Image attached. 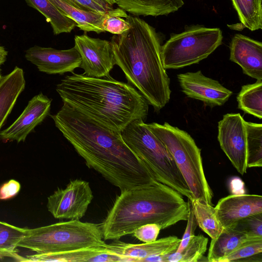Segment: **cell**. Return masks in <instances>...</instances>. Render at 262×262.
<instances>
[{"instance_id": "cell-1", "label": "cell", "mask_w": 262, "mask_h": 262, "mask_svg": "<svg viewBox=\"0 0 262 262\" xmlns=\"http://www.w3.org/2000/svg\"><path fill=\"white\" fill-rule=\"evenodd\" d=\"M51 117L86 166L121 191L155 180L125 144L120 132L104 127L66 103Z\"/></svg>"}, {"instance_id": "cell-2", "label": "cell", "mask_w": 262, "mask_h": 262, "mask_svg": "<svg viewBox=\"0 0 262 262\" xmlns=\"http://www.w3.org/2000/svg\"><path fill=\"white\" fill-rule=\"evenodd\" d=\"M72 73L56 86L63 103L104 127L120 132L134 120H146L149 104L131 84L110 75L97 78Z\"/></svg>"}, {"instance_id": "cell-3", "label": "cell", "mask_w": 262, "mask_h": 262, "mask_svg": "<svg viewBox=\"0 0 262 262\" xmlns=\"http://www.w3.org/2000/svg\"><path fill=\"white\" fill-rule=\"evenodd\" d=\"M130 28L111 40L116 64L158 112L169 102L170 79L161 57L160 39L155 28L143 19L130 15L125 18Z\"/></svg>"}, {"instance_id": "cell-4", "label": "cell", "mask_w": 262, "mask_h": 262, "mask_svg": "<svg viewBox=\"0 0 262 262\" xmlns=\"http://www.w3.org/2000/svg\"><path fill=\"white\" fill-rule=\"evenodd\" d=\"M188 202L169 186L154 180L139 187L122 191L101 226L104 240H116L133 234L147 224L164 229L187 221Z\"/></svg>"}, {"instance_id": "cell-5", "label": "cell", "mask_w": 262, "mask_h": 262, "mask_svg": "<svg viewBox=\"0 0 262 262\" xmlns=\"http://www.w3.org/2000/svg\"><path fill=\"white\" fill-rule=\"evenodd\" d=\"M125 144L142 162L154 178L189 200L191 192L166 146L142 120L132 121L121 132Z\"/></svg>"}, {"instance_id": "cell-6", "label": "cell", "mask_w": 262, "mask_h": 262, "mask_svg": "<svg viewBox=\"0 0 262 262\" xmlns=\"http://www.w3.org/2000/svg\"><path fill=\"white\" fill-rule=\"evenodd\" d=\"M101 227L78 220L61 222L33 229L25 228L18 247L37 253L64 252L104 246Z\"/></svg>"}, {"instance_id": "cell-7", "label": "cell", "mask_w": 262, "mask_h": 262, "mask_svg": "<svg viewBox=\"0 0 262 262\" xmlns=\"http://www.w3.org/2000/svg\"><path fill=\"white\" fill-rule=\"evenodd\" d=\"M146 125L170 152L193 198L212 205L213 192L205 177L201 149L193 138L185 131L167 122Z\"/></svg>"}, {"instance_id": "cell-8", "label": "cell", "mask_w": 262, "mask_h": 262, "mask_svg": "<svg viewBox=\"0 0 262 262\" xmlns=\"http://www.w3.org/2000/svg\"><path fill=\"white\" fill-rule=\"evenodd\" d=\"M222 31L217 28L192 26L172 35L161 47L163 67L178 69L206 58L222 42Z\"/></svg>"}, {"instance_id": "cell-9", "label": "cell", "mask_w": 262, "mask_h": 262, "mask_svg": "<svg viewBox=\"0 0 262 262\" xmlns=\"http://www.w3.org/2000/svg\"><path fill=\"white\" fill-rule=\"evenodd\" d=\"M88 182L70 180L64 188H58L48 198V210L57 219L80 220L93 199Z\"/></svg>"}, {"instance_id": "cell-10", "label": "cell", "mask_w": 262, "mask_h": 262, "mask_svg": "<svg viewBox=\"0 0 262 262\" xmlns=\"http://www.w3.org/2000/svg\"><path fill=\"white\" fill-rule=\"evenodd\" d=\"M245 121L240 114L229 113L224 115L218 123L220 147L242 175L248 168Z\"/></svg>"}, {"instance_id": "cell-11", "label": "cell", "mask_w": 262, "mask_h": 262, "mask_svg": "<svg viewBox=\"0 0 262 262\" xmlns=\"http://www.w3.org/2000/svg\"><path fill=\"white\" fill-rule=\"evenodd\" d=\"M74 47L79 52L83 74L100 78L110 75L116 64L111 41L93 38L86 33L75 35Z\"/></svg>"}, {"instance_id": "cell-12", "label": "cell", "mask_w": 262, "mask_h": 262, "mask_svg": "<svg viewBox=\"0 0 262 262\" xmlns=\"http://www.w3.org/2000/svg\"><path fill=\"white\" fill-rule=\"evenodd\" d=\"M177 78L187 97L200 100L210 107L223 105L232 94L231 91L204 75L201 71L179 74Z\"/></svg>"}, {"instance_id": "cell-13", "label": "cell", "mask_w": 262, "mask_h": 262, "mask_svg": "<svg viewBox=\"0 0 262 262\" xmlns=\"http://www.w3.org/2000/svg\"><path fill=\"white\" fill-rule=\"evenodd\" d=\"M25 57L40 72L48 74L73 73L81 62V56L74 46L69 49L58 50L35 45L26 51Z\"/></svg>"}, {"instance_id": "cell-14", "label": "cell", "mask_w": 262, "mask_h": 262, "mask_svg": "<svg viewBox=\"0 0 262 262\" xmlns=\"http://www.w3.org/2000/svg\"><path fill=\"white\" fill-rule=\"evenodd\" d=\"M52 99L40 93L28 102L21 114L8 127L0 131L3 141L25 142L28 135L49 115Z\"/></svg>"}, {"instance_id": "cell-15", "label": "cell", "mask_w": 262, "mask_h": 262, "mask_svg": "<svg viewBox=\"0 0 262 262\" xmlns=\"http://www.w3.org/2000/svg\"><path fill=\"white\" fill-rule=\"evenodd\" d=\"M214 208L224 228H228L243 218L262 213V196L248 194L229 195L220 199Z\"/></svg>"}, {"instance_id": "cell-16", "label": "cell", "mask_w": 262, "mask_h": 262, "mask_svg": "<svg viewBox=\"0 0 262 262\" xmlns=\"http://www.w3.org/2000/svg\"><path fill=\"white\" fill-rule=\"evenodd\" d=\"M25 261L60 262H125L130 261L127 257L120 256L104 246L88 247L76 250L48 253H37L21 257Z\"/></svg>"}, {"instance_id": "cell-17", "label": "cell", "mask_w": 262, "mask_h": 262, "mask_svg": "<svg viewBox=\"0 0 262 262\" xmlns=\"http://www.w3.org/2000/svg\"><path fill=\"white\" fill-rule=\"evenodd\" d=\"M230 60L238 64L243 73L257 80H262V43L237 34L230 46Z\"/></svg>"}, {"instance_id": "cell-18", "label": "cell", "mask_w": 262, "mask_h": 262, "mask_svg": "<svg viewBox=\"0 0 262 262\" xmlns=\"http://www.w3.org/2000/svg\"><path fill=\"white\" fill-rule=\"evenodd\" d=\"M181 239L176 236L167 237L150 243L134 244L115 240L107 247L115 253L129 258L130 261H141L148 257L164 255L176 252Z\"/></svg>"}, {"instance_id": "cell-19", "label": "cell", "mask_w": 262, "mask_h": 262, "mask_svg": "<svg viewBox=\"0 0 262 262\" xmlns=\"http://www.w3.org/2000/svg\"><path fill=\"white\" fill-rule=\"evenodd\" d=\"M62 13L72 19L80 30L84 32L93 31L99 34L104 32L103 24L109 15L127 17L126 12L119 8H114L108 13H102L83 10L74 7L62 0H50Z\"/></svg>"}, {"instance_id": "cell-20", "label": "cell", "mask_w": 262, "mask_h": 262, "mask_svg": "<svg viewBox=\"0 0 262 262\" xmlns=\"http://www.w3.org/2000/svg\"><path fill=\"white\" fill-rule=\"evenodd\" d=\"M26 86L23 70L16 66L0 80V130Z\"/></svg>"}, {"instance_id": "cell-21", "label": "cell", "mask_w": 262, "mask_h": 262, "mask_svg": "<svg viewBox=\"0 0 262 262\" xmlns=\"http://www.w3.org/2000/svg\"><path fill=\"white\" fill-rule=\"evenodd\" d=\"M118 7L134 16L165 15L177 11L183 0H114Z\"/></svg>"}, {"instance_id": "cell-22", "label": "cell", "mask_w": 262, "mask_h": 262, "mask_svg": "<svg viewBox=\"0 0 262 262\" xmlns=\"http://www.w3.org/2000/svg\"><path fill=\"white\" fill-rule=\"evenodd\" d=\"M252 238L256 237H249L232 226L224 228L216 238L211 239L207 260L220 262L242 243Z\"/></svg>"}, {"instance_id": "cell-23", "label": "cell", "mask_w": 262, "mask_h": 262, "mask_svg": "<svg viewBox=\"0 0 262 262\" xmlns=\"http://www.w3.org/2000/svg\"><path fill=\"white\" fill-rule=\"evenodd\" d=\"M27 5L36 9L50 23L54 35L70 33L76 26L72 19L65 15L50 0H25Z\"/></svg>"}, {"instance_id": "cell-24", "label": "cell", "mask_w": 262, "mask_h": 262, "mask_svg": "<svg viewBox=\"0 0 262 262\" xmlns=\"http://www.w3.org/2000/svg\"><path fill=\"white\" fill-rule=\"evenodd\" d=\"M190 201L197 225L211 239L216 238L224 227L218 219L215 208L212 205L194 198Z\"/></svg>"}, {"instance_id": "cell-25", "label": "cell", "mask_w": 262, "mask_h": 262, "mask_svg": "<svg viewBox=\"0 0 262 262\" xmlns=\"http://www.w3.org/2000/svg\"><path fill=\"white\" fill-rule=\"evenodd\" d=\"M236 98L239 109L261 119L262 80L243 85Z\"/></svg>"}, {"instance_id": "cell-26", "label": "cell", "mask_w": 262, "mask_h": 262, "mask_svg": "<svg viewBox=\"0 0 262 262\" xmlns=\"http://www.w3.org/2000/svg\"><path fill=\"white\" fill-rule=\"evenodd\" d=\"M231 1L244 27L251 31L262 29V1Z\"/></svg>"}, {"instance_id": "cell-27", "label": "cell", "mask_w": 262, "mask_h": 262, "mask_svg": "<svg viewBox=\"0 0 262 262\" xmlns=\"http://www.w3.org/2000/svg\"><path fill=\"white\" fill-rule=\"evenodd\" d=\"M247 167L262 166V124L245 121Z\"/></svg>"}, {"instance_id": "cell-28", "label": "cell", "mask_w": 262, "mask_h": 262, "mask_svg": "<svg viewBox=\"0 0 262 262\" xmlns=\"http://www.w3.org/2000/svg\"><path fill=\"white\" fill-rule=\"evenodd\" d=\"M208 243V238L203 235H194L181 252L165 255V262L200 261L206 251Z\"/></svg>"}, {"instance_id": "cell-29", "label": "cell", "mask_w": 262, "mask_h": 262, "mask_svg": "<svg viewBox=\"0 0 262 262\" xmlns=\"http://www.w3.org/2000/svg\"><path fill=\"white\" fill-rule=\"evenodd\" d=\"M25 228H20L0 221V256L18 259L16 253L17 243L24 237Z\"/></svg>"}, {"instance_id": "cell-30", "label": "cell", "mask_w": 262, "mask_h": 262, "mask_svg": "<svg viewBox=\"0 0 262 262\" xmlns=\"http://www.w3.org/2000/svg\"><path fill=\"white\" fill-rule=\"evenodd\" d=\"M262 253V237L249 239L239 245L220 262L245 261Z\"/></svg>"}, {"instance_id": "cell-31", "label": "cell", "mask_w": 262, "mask_h": 262, "mask_svg": "<svg viewBox=\"0 0 262 262\" xmlns=\"http://www.w3.org/2000/svg\"><path fill=\"white\" fill-rule=\"evenodd\" d=\"M232 226L249 237H262V213L243 218Z\"/></svg>"}, {"instance_id": "cell-32", "label": "cell", "mask_w": 262, "mask_h": 262, "mask_svg": "<svg viewBox=\"0 0 262 262\" xmlns=\"http://www.w3.org/2000/svg\"><path fill=\"white\" fill-rule=\"evenodd\" d=\"M68 4L85 11L106 13L112 11L114 0H62Z\"/></svg>"}, {"instance_id": "cell-33", "label": "cell", "mask_w": 262, "mask_h": 262, "mask_svg": "<svg viewBox=\"0 0 262 262\" xmlns=\"http://www.w3.org/2000/svg\"><path fill=\"white\" fill-rule=\"evenodd\" d=\"M161 230L160 226L157 224H147L137 228L133 234L143 243H150L157 240Z\"/></svg>"}, {"instance_id": "cell-34", "label": "cell", "mask_w": 262, "mask_h": 262, "mask_svg": "<svg viewBox=\"0 0 262 262\" xmlns=\"http://www.w3.org/2000/svg\"><path fill=\"white\" fill-rule=\"evenodd\" d=\"M130 24L121 17L109 15L104 20L103 29L114 35L121 34L130 28Z\"/></svg>"}, {"instance_id": "cell-35", "label": "cell", "mask_w": 262, "mask_h": 262, "mask_svg": "<svg viewBox=\"0 0 262 262\" xmlns=\"http://www.w3.org/2000/svg\"><path fill=\"white\" fill-rule=\"evenodd\" d=\"M187 202L189 205V213L187 220V226L182 238L181 239L180 245L176 251L177 253L181 252L186 247L189 241L194 235V231L198 226L193 213L191 203L189 199H188Z\"/></svg>"}, {"instance_id": "cell-36", "label": "cell", "mask_w": 262, "mask_h": 262, "mask_svg": "<svg viewBox=\"0 0 262 262\" xmlns=\"http://www.w3.org/2000/svg\"><path fill=\"white\" fill-rule=\"evenodd\" d=\"M20 183L13 179L4 183L0 187V200H6L16 196L20 189Z\"/></svg>"}, {"instance_id": "cell-37", "label": "cell", "mask_w": 262, "mask_h": 262, "mask_svg": "<svg viewBox=\"0 0 262 262\" xmlns=\"http://www.w3.org/2000/svg\"><path fill=\"white\" fill-rule=\"evenodd\" d=\"M8 52L5 48L0 46V69L2 64H3L7 59Z\"/></svg>"}, {"instance_id": "cell-38", "label": "cell", "mask_w": 262, "mask_h": 262, "mask_svg": "<svg viewBox=\"0 0 262 262\" xmlns=\"http://www.w3.org/2000/svg\"><path fill=\"white\" fill-rule=\"evenodd\" d=\"M1 71H2V70H1V69H0V80L3 76L1 74Z\"/></svg>"}, {"instance_id": "cell-39", "label": "cell", "mask_w": 262, "mask_h": 262, "mask_svg": "<svg viewBox=\"0 0 262 262\" xmlns=\"http://www.w3.org/2000/svg\"><path fill=\"white\" fill-rule=\"evenodd\" d=\"M261 1H262V0H261Z\"/></svg>"}]
</instances>
